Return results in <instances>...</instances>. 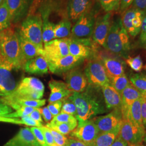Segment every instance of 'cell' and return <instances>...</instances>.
<instances>
[{
	"instance_id": "obj_42",
	"label": "cell",
	"mask_w": 146,
	"mask_h": 146,
	"mask_svg": "<svg viewBox=\"0 0 146 146\" xmlns=\"http://www.w3.org/2000/svg\"><path fill=\"white\" fill-rule=\"evenodd\" d=\"M48 128L49 129L50 132L52 134L55 143L58 145H61V146L67 145L68 143V139H67L66 137H65L64 135L58 133L57 131H55L50 128Z\"/></svg>"
},
{
	"instance_id": "obj_50",
	"label": "cell",
	"mask_w": 146,
	"mask_h": 146,
	"mask_svg": "<svg viewBox=\"0 0 146 146\" xmlns=\"http://www.w3.org/2000/svg\"><path fill=\"white\" fill-rule=\"evenodd\" d=\"M141 114L142 122L144 127L146 128V99L142 98L141 102Z\"/></svg>"
},
{
	"instance_id": "obj_24",
	"label": "cell",
	"mask_w": 146,
	"mask_h": 146,
	"mask_svg": "<svg viewBox=\"0 0 146 146\" xmlns=\"http://www.w3.org/2000/svg\"><path fill=\"white\" fill-rule=\"evenodd\" d=\"M21 51L25 60L27 61L38 56L43 55V49H41L23 36L16 29Z\"/></svg>"
},
{
	"instance_id": "obj_31",
	"label": "cell",
	"mask_w": 146,
	"mask_h": 146,
	"mask_svg": "<svg viewBox=\"0 0 146 146\" xmlns=\"http://www.w3.org/2000/svg\"><path fill=\"white\" fill-rule=\"evenodd\" d=\"M77 125L78 123H60L52 120L46 126L57 131L63 135H67L70 134Z\"/></svg>"
},
{
	"instance_id": "obj_9",
	"label": "cell",
	"mask_w": 146,
	"mask_h": 146,
	"mask_svg": "<svg viewBox=\"0 0 146 146\" xmlns=\"http://www.w3.org/2000/svg\"><path fill=\"white\" fill-rule=\"evenodd\" d=\"M13 69V66L0 53V98L11 95L17 86Z\"/></svg>"
},
{
	"instance_id": "obj_38",
	"label": "cell",
	"mask_w": 146,
	"mask_h": 146,
	"mask_svg": "<svg viewBox=\"0 0 146 146\" xmlns=\"http://www.w3.org/2000/svg\"><path fill=\"white\" fill-rule=\"evenodd\" d=\"M35 108L27 107V106H22L19 109L16 110V111L13 112L9 114L5 115L3 117H7V118H11V119H17L18 117H23L25 116H29L31 112L35 110Z\"/></svg>"
},
{
	"instance_id": "obj_11",
	"label": "cell",
	"mask_w": 146,
	"mask_h": 146,
	"mask_svg": "<svg viewBox=\"0 0 146 146\" xmlns=\"http://www.w3.org/2000/svg\"><path fill=\"white\" fill-rule=\"evenodd\" d=\"M100 131L93 120H78V125L70 134L71 137L84 142L88 146L99 134Z\"/></svg>"
},
{
	"instance_id": "obj_29",
	"label": "cell",
	"mask_w": 146,
	"mask_h": 146,
	"mask_svg": "<svg viewBox=\"0 0 146 146\" xmlns=\"http://www.w3.org/2000/svg\"><path fill=\"white\" fill-rule=\"evenodd\" d=\"M42 17V40L43 44L47 42H50L55 39L54 37V23L49 20V14L48 13H42L41 14Z\"/></svg>"
},
{
	"instance_id": "obj_54",
	"label": "cell",
	"mask_w": 146,
	"mask_h": 146,
	"mask_svg": "<svg viewBox=\"0 0 146 146\" xmlns=\"http://www.w3.org/2000/svg\"><path fill=\"white\" fill-rule=\"evenodd\" d=\"M140 43H141V44L142 45L143 47V48H144L145 49H146V41H144L143 42Z\"/></svg>"
},
{
	"instance_id": "obj_10",
	"label": "cell",
	"mask_w": 146,
	"mask_h": 146,
	"mask_svg": "<svg viewBox=\"0 0 146 146\" xmlns=\"http://www.w3.org/2000/svg\"><path fill=\"white\" fill-rule=\"evenodd\" d=\"M146 128L135 125L129 120H123L119 135L127 143L128 146L141 144L146 135Z\"/></svg>"
},
{
	"instance_id": "obj_33",
	"label": "cell",
	"mask_w": 146,
	"mask_h": 146,
	"mask_svg": "<svg viewBox=\"0 0 146 146\" xmlns=\"http://www.w3.org/2000/svg\"><path fill=\"white\" fill-rule=\"evenodd\" d=\"M110 85L121 95L123 90L131 84L125 74L110 78Z\"/></svg>"
},
{
	"instance_id": "obj_32",
	"label": "cell",
	"mask_w": 146,
	"mask_h": 146,
	"mask_svg": "<svg viewBox=\"0 0 146 146\" xmlns=\"http://www.w3.org/2000/svg\"><path fill=\"white\" fill-rule=\"evenodd\" d=\"M12 25L9 12L5 0L0 5V31L9 28Z\"/></svg>"
},
{
	"instance_id": "obj_40",
	"label": "cell",
	"mask_w": 146,
	"mask_h": 146,
	"mask_svg": "<svg viewBox=\"0 0 146 146\" xmlns=\"http://www.w3.org/2000/svg\"><path fill=\"white\" fill-rule=\"evenodd\" d=\"M52 121L60 123H78V120L75 116L62 112L54 117Z\"/></svg>"
},
{
	"instance_id": "obj_35",
	"label": "cell",
	"mask_w": 146,
	"mask_h": 146,
	"mask_svg": "<svg viewBox=\"0 0 146 146\" xmlns=\"http://www.w3.org/2000/svg\"><path fill=\"white\" fill-rule=\"evenodd\" d=\"M129 81L142 93L146 91V74H134L130 76Z\"/></svg>"
},
{
	"instance_id": "obj_30",
	"label": "cell",
	"mask_w": 146,
	"mask_h": 146,
	"mask_svg": "<svg viewBox=\"0 0 146 146\" xmlns=\"http://www.w3.org/2000/svg\"><path fill=\"white\" fill-rule=\"evenodd\" d=\"M46 104V100L22 99L16 100L8 104L12 109L17 110L22 106L30 107L35 108H40Z\"/></svg>"
},
{
	"instance_id": "obj_3",
	"label": "cell",
	"mask_w": 146,
	"mask_h": 146,
	"mask_svg": "<svg viewBox=\"0 0 146 146\" xmlns=\"http://www.w3.org/2000/svg\"><path fill=\"white\" fill-rule=\"evenodd\" d=\"M104 48L117 56L127 58L131 49L130 36L123 26L120 16L112 20Z\"/></svg>"
},
{
	"instance_id": "obj_45",
	"label": "cell",
	"mask_w": 146,
	"mask_h": 146,
	"mask_svg": "<svg viewBox=\"0 0 146 146\" xmlns=\"http://www.w3.org/2000/svg\"><path fill=\"white\" fill-rule=\"evenodd\" d=\"M21 120L23 122L24 125L28 126H33V127H41L42 126H43L42 123L33 120L28 116L22 117Z\"/></svg>"
},
{
	"instance_id": "obj_59",
	"label": "cell",
	"mask_w": 146,
	"mask_h": 146,
	"mask_svg": "<svg viewBox=\"0 0 146 146\" xmlns=\"http://www.w3.org/2000/svg\"><path fill=\"white\" fill-rule=\"evenodd\" d=\"M136 146H144V145H142V144H140V145H136Z\"/></svg>"
},
{
	"instance_id": "obj_49",
	"label": "cell",
	"mask_w": 146,
	"mask_h": 146,
	"mask_svg": "<svg viewBox=\"0 0 146 146\" xmlns=\"http://www.w3.org/2000/svg\"><path fill=\"white\" fill-rule=\"evenodd\" d=\"M131 7L141 11H145L146 10V0H134Z\"/></svg>"
},
{
	"instance_id": "obj_22",
	"label": "cell",
	"mask_w": 146,
	"mask_h": 146,
	"mask_svg": "<svg viewBox=\"0 0 146 146\" xmlns=\"http://www.w3.org/2000/svg\"><path fill=\"white\" fill-rule=\"evenodd\" d=\"M49 87L50 89L48 102L50 103L63 100L70 96L73 93L68 89L67 84L61 81L52 80L49 82Z\"/></svg>"
},
{
	"instance_id": "obj_48",
	"label": "cell",
	"mask_w": 146,
	"mask_h": 146,
	"mask_svg": "<svg viewBox=\"0 0 146 146\" xmlns=\"http://www.w3.org/2000/svg\"><path fill=\"white\" fill-rule=\"evenodd\" d=\"M140 35V43L146 41V10L145 11V15L142 22V25L141 27V31Z\"/></svg>"
},
{
	"instance_id": "obj_5",
	"label": "cell",
	"mask_w": 146,
	"mask_h": 146,
	"mask_svg": "<svg viewBox=\"0 0 146 146\" xmlns=\"http://www.w3.org/2000/svg\"><path fill=\"white\" fill-rule=\"evenodd\" d=\"M99 4L95 2L93 7L81 16L72 27L70 38L87 40L92 38L96 19L99 14Z\"/></svg>"
},
{
	"instance_id": "obj_26",
	"label": "cell",
	"mask_w": 146,
	"mask_h": 146,
	"mask_svg": "<svg viewBox=\"0 0 146 146\" xmlns=\"http://www.w3.org/2000/svg\"><path fill=\"white\" fill-rule=\"evenodd\" d=\"M142 98L136 100L131 104L128 111L126 120H129L135 125L140 127H145L143 125L141 114Z\"/></svg>"
},
{
	"instance_id": "obj_7",
	"label": "cell",
	"mask_w": 146,
	"mask_h": 146,
	"mask_svg": "<svg viewBox=\"0 0 146 146\" xmlns=\"http://www.w3.org/2000/svg\"><path fill=\"white\" fill-rule=\"evenodd\" d=\"M84 74L88 84L93 86L101 88L110 84V79L102 63L95 56L90 58L84 68Z\"/></svg>"
},
{
	"instance_id": "obj_2",
	"label": "cell",
	"mask_w": 146,
	"mask_h": 146,
	"mask_svg": "<svg viewBox=\"0 0 146 146\" xmlns=\"http://www.w3.org/2000/svg\"><path fill=\"white\" fill-rule=\"evenodd\" d=\"M13 25L0 31V53L14 69H23L26 62L21 51L16 29Z\"/></svg>"
},
{
	"instance_id": "obj_44",
	"label": "cell",
	"mask_w": 146,
	"mask_h": 146,
	"mask_svg": "<svg viewBox=\"0 0 146 146\" xmlns=\"http://www.w3.org/2000/svg\"><path fill=\"white\" fill-rule=\"evenodd\" d=\"M40 128L43 131L47 146H51L54 143H55L52 134L50 132L49 129L47 128L46 126H42Z\"/></svg>"
},
{
	"instance_id": "obj_55",
	"label": "cell",
	"mask_w": 146,
	"mask_h": 146,
	"mask_svg": "<svg viewBox=\"0 0 146 146\" xmlns=\"http://www.w3.org/2000/svg\"><path fill=\"white\" fill-rule=\"evenodd\" d=\"M51 146H67V145H66V146H61V145H57V144H56V143H54V144L52 145Z\"/></svg>"
},
{
	"instance_id": "obj_51",
	"label": "cell",
	"mask_w": 146,
	"mask_h": 146,
	"mask_svg": "<svg viewBox=\"0 0 146 146\" xmlns=\"http://www.w3.org/2000/svg\"><path fill=\"white\" fill-rule=\"evenodd\" d=\"M28 116H29L33 120L36 121H38L41 123L43 122L42 116H41L40 111L38 110V108H35L31 112V113L30 114V115H29Z\"/></svg>"
},
{
	"instance_id": "obj_14",
	"label": "cell",
	"mask_w": 146,
	"mask_h": 146,
	"mask_svg": "<svg viewBox=\"0 0 146 146\" xmlns=\"http://www.w3.org/2000/svg\"><path fill=\"white\" fill-rule=\"evenodd\" d=\"M34 0H5L12 25L23 21L31 9Z\"/></svg>"
},
{
	"instance_id": "obj_57",
	"label": "cell",
	"mask_w": 146,
	"mask_h": 146,
	"mask_svg": "<svg viewBox=\"0 0 146 146\" xmlns=\"http://www.w3.org/2000/svg\"><path fill=\"white\" fill-rule=\"evenodd\" d=\"M4 1H5V0H0V5H1L3 3V2H4Z\"/></svg>"
},
{
	"instance_id": "obj_15",
	"label": "cell",
	"mask_w": 146,
	"mask_h": 146,
	"mask_svg": "<svg viewBox=\"0 0 146 146\" xmlns=\"http://www.w3.org/2000/svg\"><path fill=\"white\" fill-rule=\"evenodd\" d=\"M102 63L109 79L125 74V63L118 57L107 55L106 53H99L94 56Z\"/></svg>"
},
{
	"instance_id": "obj_8",
	"label": "cell",
	"mask_w": 146,
	"mask_h": 146,
	"mask_svg": "<svg viewBox=\"0 0 146 146\" xmlns=\"http://www.w3.org/2000/svg\"><path fill=\"white\" fill-rule=\"evenodd\" d=\"M145 11L130 7L122 14V25L130 36L134 38L141 31Z\"/></svg>"
},
{
	"instance_id": "obj_1",
	"label": "cell",
	"mask_w": 146,
	"mask_h": 146,
	"mask_svg": "<svg viewBox=\"0 0 146 146\" xmlns=\"http://www.w3.org/2000/svg\"><path fill=\"white\" fill-rule=\"evenodd\" d=\"M68 99L76 107L77 120H90L108 111L101 87L88 84L83 92L73 93Z\"/></svg>"
},
{
	"instance_id": "obj_47",
	"label": "cell",
	"mask_w": 146,
	"mask_h": 146,
	"mask_svg": "<svg viewBox=\"0 0 146 146\" xmlns=\"http://www.w3.org/2000/svg\"><path fill=\"white\" fill-rule=\"evenodd\" d=\"M134 1V0H121L119 9V13L122 14L123 12L127 10L131 5Z\"/></svg>"
},
{
	"instance_id": "obj_58",
	"label": "cell",
	"mask_w": 146,
	"mask_h": 146,
	"mask_svg": "<svg viewBox=\"0 0 146 146\" xmlns=\"http://www.w3.org/2000/svg\"><path fill=\"white\" fill-rule=\"evenodd\" d=\"M143 68H144V70H145V71H146V64L145 65V66L143 67Z\"/></svg>"
},
{
	"instance_id": "obj_34",
	"label": "cell",
	"mask_w": 146,
	"mask_h": 146,
	"mask_svg": "<svg viewBox=\"0 0 146 146\" xmlns=\"http://www.w3.org/2000/svg\"><path fill=\"white\" fill-rule=\"evenodd\" d=\"M13 113V109L10 106L5 104L0 99V122H9L17 125H24L22 121L18 119L4 117L3 116Z\"/></svg>"
},
{
	"instance_id": "obj_21",
	"label": "cell",
	"mask_w": 146,
	"mask_h": 146,
	"mask_svg": "<svg viewBox=\"0 0 146 146\" xmlns=\"http://www.w3.org/2000/svg\"><path fill=\"white\" fill-rule=\"evenodd\" d=\"M3 146H41L36 141L30 128H21L20 131Z\"/></svg>"
},
{
	"instance_id": "obj_28",
	"label": "cell",
	"mask_w": 146,
	"mask_h": 146,
	"mask_svg": "<svg viewBox=\"0 0 146 146\" xmlns=\"http://www.w3.org/2000/svg\"><path fill=\"white\" fill-rule=\"evenodd\" d=\"M120 128L114 131L100 133L89 146H110L119 135Z\"/></svg>"
},
{
	"instance_id": "obj_23",
	"label": "cell",
	"mask_w": 146,
	"mask_h": 146,
	"mask_svg": "<svg viewBox=\"0 0 146 146\" xmlns=\"http://www.w3.org/2000/svg\"><path fill=\"white\" fill-rule=\"evenodd\" d=\"M104 102L107 110H121V96L110 84L101 87Z\"/></svg>"
},
{
	"instance_id": "obj_19",
	"label": "cell",
	"mask_w": 146,
	"mask_h": 146,
	"mask_svg": "<svg viewBox=\"0 0 146 146\" xmlns=\"http://www.w3.org/2000/svg\"><path fill=\"white\" fill-rule=\"evenodd\" d=\"M66 80L68 89L72 93L83 92L88 85L84 73L78 68H74L68 72Z\"/></svg>"
},
{
	"instance_id": "obj_53",
	"label": "cell",
	"mask_w": 146,
	"mask_h": 146,
	"mask_svg": "<svg viewBox=\"0 0 146 146\" xmlns=\"http://www.w3.org/2000/svg\"><path fill=\"white\" fill-rule=\"evenodd\" d=\"M110 146H128L127 143L124 141L120 136L117 135L115 141Z\"/></svg>"
},
{
	"instance_id": "obj_25",
	"label": "cell",
	"mask_w": 146,
	"mask_h": 146,
	"mask_svg": "<svg viewBox=\"0 0 146 146\" xmlns=\"http://www.w3.org/2000/svg\"><path fill=\"white\" fill-rule=\"evenodd\" d=\"M23 69L27 73L41 75L48 73L49 67L47 60L40 55L27 61Z\"/></svg>"
},
{
	"instance_id": "obj_6",
	"label": "cell",
	"mask_w": 146,
	"mask_h": 146,
	"mask_svg": "<svg viewBox=\"0 0 146 146\" xmlns=\"http://www.w3.org/2000/svg\"><path fill=\"white\" fill-rule=\"evenodd\" d=\"M42 17L40 14H29L22 21L17 31L27 40L43 49Z\"/></svg>"
},
{
	"instance_id": "obj_18",
	"label": "cell",
	"mask_w": 146,
	"mask_h": 146,
	"mask_svg": "<svg viewBox=\"0 0 146 146\" xmlns=\"http://www.w3.org/2000/svg\"><path fill=\"white\" fill-rule=\"evenodd\" d=\"M84 58L68 55L66 56L52 62H47L49 69L52 73L56 74L67 73L83 62Z\"/></svg>"
},
{
	"instance_id": "obj_43",
	"label": "cell",
	"mask_w": 146,
	"mask_h": 146,
	"mask_svg": "<svg viewBox=\"0 0 146 146\" xmlns=\"http://www.w3.org/2000/svg\"><path fill=\"white\" fill-rule=\"evenodd\" d=\"M62 101H58L50 103L48 105L47 107L52 114L53 117L60 113V110H61L62 106Z\"/></svg>"
},
{
	"instance_id": "obj_20",
	"label": "cell",
	"mask_w": 146,
	"mask_h": 146,
	"mask_svg": "<svg viewBox=\"0 0 146 146\" xmlns=\"http://www.w3.org/2000/svg\"><path fill=\"white\" fill-rule=\"evenodd\" d=\"M121 112L123 120H126L131 104L136 100L143 97L142 93L130 84L121 94Z\"/></svg>"
},
{
	"instance_id": "obj_17",
	"label": "cell",
	"mask_w": 146,
	"mask_h": 146,
	"mask_svg": "<svg viewBox=\"0 0 146 146\" xmlns=\"http://www.w3.org/2000/svg\"><path fill=\"white\" fill-rule=\"evenodd\" d=\"M95 2V0H68L66 8L67 19L72 23H75L93 7Z\"/></svg>"
},
{
	"instance_id": "obj_39",
	"label": "cell",
	"mask_w": 146,
	"mask_h": 146,
	"mask_svg": "<svg viewBox=\"0 0 146 146\" xmlns=\"http://www.w3.org/2000/svg\"><path fill=\"white\" fill-rule=\"evenodd\" d=\"M61 108V111L68 114L73 115L76 117L77 115V110L75 105L73 102L68 98L63 100Z\"/></svg>"
},
{
	"instance_id": "obj_13",
	"label": "cell",
	"mask_w": 146,
	"mask_h": 146,
	"mask_svg": "<svg viewBox=\"0 0 146 146\" xmlns=\"http://www.w3.org/2000/svg\"><path fill=\"white\" fill-rule=\"evenodd\" d=\"M113 13H106L96 19L92 38L100 46L104 47L112 22Z\"/></svg>"
},
{
	"instance_id": "obj_46",
	"label": "cell",
	"mask_w": 146,
	"mask_h": 146,
	"mask_svg": "<svg viewBox=\"0 0 146 146\" xmlns=\"http://www.w3.org/2000/svg\"><path fill=\"white\" fill-rule=\"evenodd\" d=\"M38 110L40 111L41 114L42 115L44 120L46 122H51V121L53 119V116L47 107H45L43 108H38Z\"/></svg>"
},
{
	"instance_id": "obj_12",
	"label": "cell",
	"mask_w": 146,
	"mask_h": 146,
	"mask_svg": "<svg viewBox=\"0 0 146 146\" xmlns=\"http://www.w3.org/2000/svg\"><path fill=\"white\" fill-rule=\"evenodd\" d=\"M69 55L68 38L54 39L43 44V56L52 62Z\"/></svg>"
},
{
	"instance_id": "obj_4",
	"label": "cell",
	"mask_w": 146,
	"mask_h": 146,
	"mask_svg": "<svg viewBox=\"0 0 146 146\" xmlns=\"http://www.w3.org/2000/svg\"><path fill=\"white\" fill-rule=\"evenodd\" d=\"M44 92V84L39 79L26 77L21 80L11 95L0 99L7 105L19 100L41 99Z\"/></svg>"
},
{
	"instance_id": "obj_56",
	"label": "cell",
	"mask_w": 146,
	"mask_h": 146,
	"mask_svg": "<svg viewBox=\"0 0 146 146\" xmlns=\"http://www.w3.org/2000/svg\"><path fill=\"white\" fill-rule=\"evenodd\" d=\"M143 142H145L146 143V134L145 136V137H144V139H143Z\"/></svg>"
},
{
	"instance_id": "obj_27",
	"label": "cell",
	"mask_w": 146,
	"mask_h": 146,
	"mask_svg": "<svg viewBox=\"0 0 146 146\" xmlns=\"http://www.w3.org/2000/svg\"><path fill=\"white\" fill-rule=\"evenodd\" d=\"M72 29V23L68 19H64L55 25V39L70 38Z\"/></svg>"
},
{
	"instance_id": "obj_36",
	"label": "cell",
	"mask_w": 146,
	"mask_h": 146,
	"mask_svg": "<svg viewBox=\"0 0 146 146\" xmlns=\"http://www.w3.org/2000/svg\"><path fill=\"white\" fill-rule=\"evenodd\" d=\"M106 13L119 11L121 0H95Z\"/></svg>"
},
{
	"instance_id": "obj_16",
	"label": "cell",
	"mask_w": 146,
	"mask_h": 146,
	"mask_svg": "<svg viewBox=\"0 0 146 146\" xmlns=\"http://www.w3.org/2000/svg\"><path fill=\"white\" fill-rule=\"evenodd\" d=\"M93 120L100 133H104L114 131L120 128L123 119L121 110H115L107 115L98 117Z\"/></svg>"
},
{
	"instance_id": "obj_37",
	"label": "cell",
	"mask_w": 146,
	"mask_h": 146,
	"mask_svg": "<svg viewBox=\"0 0 146 146\" xmlns=\"http://www.w3.org/2000/svg\"><path fill=\"white\" fill-rule=\"evenodd\" d=\"M125 63L136 72H140L143 67V61L140 55L135 57L128 56L125 58Z\"/></svg>"
},
{
	"instance_id": "obj_41",
	"label": "cell",
	"mask_w": 146,
	"mask_h": 146,
	"mask_svg": "<svg viewBox=\"0 0 146 146\" xmlns=\"http://www.w3.org/2000/svg\"><path fill=\"white\" fill-rule=\"evenodd\" d=\"M30 129L40 146H47L43 131L40 127H32Z\"/></svg>"
},
{
	"instance_id": "obj_52",
	"label": "cell",
	"mask_w": 146,
	"mask_h": 146,
	"mask_svg": "<svg viewBox=\"0 0 146 146\" xmlns=\"http://www.w3.org/2000/svg\"><path fill=\"white\" fill-rule=\"evenodd\" d=\"M67 146H88L84 142L80 141L77 139L70 137L68 139Z\"/></svg>"
}]
</instances>
